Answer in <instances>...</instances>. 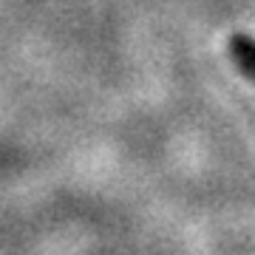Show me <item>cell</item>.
Instances as JSON below:
<instances>
[{
  "instance_id": "6da1fadb",
  "label": "cell",
  "mask_w": 255,
  "mask_h": 255,
  "mask_svg": "<svg viewBox=\"0 0 255 255\" xmlns=\"http://www.w3.org/2000/svg\"><path fill=\"white\" fill-rule=\"evenodd\" d=\"M227 54L236 65V71L244 77L247 82L255 85V37L244 34V31H236V34L227 37Z\"/></svg>"
}]
</instances>
